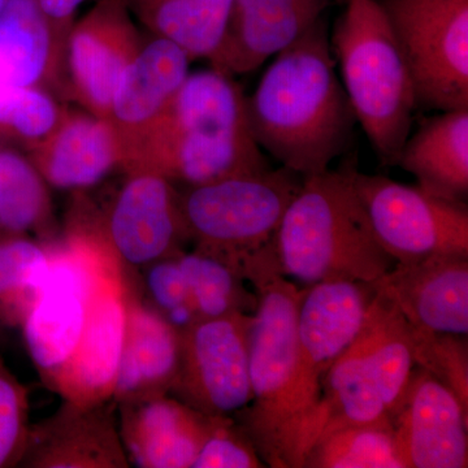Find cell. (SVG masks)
I'll use <instances>...</instances> for the list:
<instances>
[{
	"label": "cell",
	"mask_w": 468,
	"mask_h": 468,
	"mask_svg": "<svg viewBox=\"0 0 468 468\" xmlns=\"http://www.w3.org/2000/svg\"><path fill=\"white\" fill-rule=\"evenodd\" d=\"M154 36L177 45L192 60L211 61L226 36L233 0H128Z\"/></svg>",
	"instance_id": "26"
},
{
	"label": "cell",
	"mask_w": 468,
	"mask_h": 468,
	"mask_svg": "<svg viewBox=\"0 0 468 468\" xmlns=\"http://www.w3.org/2000/svg\"><path fill=\"white\" fill-rule=\"evenodd\" d=\"M192 61L174 42L150 33L122 70L107 119L122 144L124 172L138 144L189 75Z\"/></svg>",
	"instance_id": "15"
},
{
	"label": "cell",
	"mask_w": 468,
	"mask_h": 468,
	"mask_svg": "<svg viewBox=\"0 0 468 468\" xmlns=\"http://www.w3.org/2000/svg\"><path fill=\"white\" fill-rule=\"evenodd\" d=\"M377 297L372 282H318L303 289L298 309V362L292 403L288 468L302 427L319 401L326 372L358 337Z\"/></svg>",
	"instance_id": "9"
},
{
	"label": "cell",
	"mask_w": 468,
	"mask_h": 468,
	"mask_svg": "<svg viewBox=\"0 0 468 468\" xmlns=\"http://www.w3.org/2000/svg\"><path fill=\"white\" fill-rule=\"evenodd\" d=\"M266 466L243 426L232 417L215 418L214 426L192 468H261Z\"/></svg>",
	"instance_id": "35"
},
{
	"label": "cell",
	"mask_w": 468,
	"mask_h": 468,
	"mask_svg": "<svg viewBox=\"0 0 468 468\" xmlns=\"http://www.w3.org/2000/svg\"><path fill=\"white\" fill-rule=\"evenodd\" d=\"M246 113L261 150L302 177L328 171L344 153L356 117L323 18L275 55Z\"/></svg>",
	"instance_id": "1"
},
{
	"label": "cell",
	"mask_w": 468,
	"mask_h": 468,
	"mask_svg": "<svg viewBox=\"0 0 468 468\" xmlns=\"http://www.w3.org/2000/svg\"><path fill=\"white\" fill-rule=\"evenodd\" d=\"M180 359L181 332L132 288L112 401L117 405L171 393Z\"/></svg>",
	"instance_id": "21"
},
{
	"label": "cell",
	"mask_w": 468,
	"mask_h": 468,
	"mask_svg": "<svg viewBox=\"0 0 468 468\" xmlns=\"http://www.w3.org/2000/svg\"><path fill=\"white\" fill-rule=\"evenodd\" d=\"M356 122L385 165H396L417 109L414 82L378 0H346L331 39Z\"/></svg>",
	"instance_id": "5"
},
{
	"label": "cell",
	"mask_w": 468,
	"mask_h": 468,
	"mask_svg": "<svg viewBox=\"0 0 468 468\" xmlns=\"http://www.w3.org/2000/svg\"><path fill=\"white\" fill-rule=\"evenodd\" d=\"M20 466L30 468H128L120 439L116 403L60 408L30 426Z\"/></svg>",
	"instance_id": "17"
},
{
	"label": "cell",
	"mask_w": 468,
	"mask_h": 468,
	"mask_svg": "<svg viewBox=\"0 0 468 468\" xmlns=\"http://www.w3.org/2000/svg\"><path fill=\"white\" fill-rule=\"evenodd\" d=\"M347 169L372 232L396 263L468 255L467 203L446 201L385 176Z\"/></svg>",
	"instance_id": "8"
},
{
	"label": "cell",
	"mask_w": 468,
	"mask_h": 468,
	"mask_svg": "<svg viewBox=\"0 0 468 468\" xmlns=\"http://www.w3.org/2000/svg\"><path fill=\"white\" fill-rule=\"evenodd\" d=\"M390 420L405 468L468 466V412L418 366Z\"/></svg>",
	"instance_id": "14"
},
{
	"label": "cell",
	"mask_w": 468,
	"mask_h": 468,
	"mask_svg": "<svg viewBox=\"0 0 468 468\" xmlns=\"http://www.w3.org/2000/svg\"><path fill=\"white\" fill-rule=\"evenodd\" d=\"M414 82L417 109H468V0H378Z\"/></svg>",
	"instance_id": "7"
},
{
	"label": "cell",
	"mask_w": 468,
	"mask_h": 468,
	"mask_svg": "<svg viewBox=\"0 0 468 468\" xmlns=\"http://www.w3.org/2000/svg\"><path fill=\"white\" fill-rule=\"evenodd\" d=\"M86 0H38L43 15L50 24L52 33L63 48L67 34L76 21V14Z\"/></svg>",
	"instance_id": "36"
},
{
	"label": "cell",
	"mask_w": 468,
	"mask_h": 468,
	"mask_svg": "<svg viewBox=\"0 0 468 468\" xmlns=\"http://www.w3.org/2000/svg\"><path fill=\"white\" fill-rule=\"evenodd\" d=\"M270 167L252 138L241 86L211 66L189 72L126 171L150 169L193 187Z\"/></svg>",
	"instance_id": "2"
},
{
	"label": "cell",
	"mask_w": 468,
	"mask_h": 468,
	"mask_svg": "<svg viewBox=\"0 0 468 468\" xmlns=\"http://www.w3.org/2000/svg\"><path fill=\"white\" fill-rule=\"evenodd\" d=\"M275 252L282 275L306 286L374 282L396 264L372 232L347 168L303 177L277 230Z\"/></svg>",
	"instance_id": "3"
},
{
	"label": "cell",
	"mask_w": 468,
	"mask_h": 468,
	"mask_svg": "<svg viewBox=\"0 0 468 468\" xmlns=\"http://www.w3.org/2000/svg\"><path fill=\"white\" fill-rule=\"evenodd\" d=\"M302 181L291 169L270 167L186 187L180 205L190 241L239 268L275 239Z\"/></svg>",
	"instance_id": "6"
},
{
	"label": "cell",
	"mask_w": 468,
	"mask_h": 468,
	"mask_svg": "<svg viewBox=\"0 0 468 468\" xmlns=\"http://www.w3.org/2000/svg\"><path fill=\"white\" fill-rule=\"evenodd\" d=\"M122 174L104 211L94 208L84 194H76V207L100 229L126 270L177 257L190 241L177 187L150 169Z\"/></svg>",
	"instance_id": "10"
},
{
	"label": "cell",
	"mask_w": 468,
	"mask_h": 468,
	"mask_svg": "<svg viewBox=\"0 0 468 468\" xmlns=\"http://www.w3.org/2000/svg\"><path fill=\"white\" fill-rule=\"evenodd\" d=\"M48 267L45 242L27 236L0 237V322L20 325L41 289Z\"/></svg>",
	"instance_id": "30"
},
{
	"label": "cell",
	"mask_w": 468,
	"mask_h": 468,
	"mask_svg": "<svg viewBox=\"0 0 468 468\" xmlns=\"http://www.w3.org/2000/svg\"><path fill=\"white\" fill-rule=\"evenodd\" d=\"M239 268L258 300L250 335L252 399L243 427L266 466L288 468L303 289L280 271L275 239L246 257Z\"/></svg>",
	"instance_id": "4"
},
{
	"label": "cell",
	"mask_w": 468,
	"mask_h": 468,
	"mask_svg": "<svg viewBox=\"0 0 468 468\" xmlns=\"http://www.w3.org/2000/svg\"><path fill=\"white\" fill-rule=\"evenodd\" d=\"M117 427L129 463L141 468H192L215 418L172 394L117 403Z\"/></svg>",
	"instance_id": "16"
},
{
	"label": "cell",
	"mask_w": 468,
	"mask_h": 468,
	"mask_svg": "<svg viewBox=\"0 0 468 468\" xmlns=\"http://www.w3.org/2000/svg\"><path fill=\"white\" fill-rule=\"evenodd\" d=\"M356 345L367 362L390 418L415 368L411 325L392 302L377 292Z\"/></svg>",
	"instance_id": "25"
},
{
	"label": "cell",
	"mask_w": 468,
	"mask_h": 468,
	"mask_svg": "<svg viewBox=\"0 0 468 468\" xmlns=\"http://www.w3.org/2000/svg\"><path fill=\"white\" fill-rule=\"evenodd\" d=\"M7 3L8 0H0V14H2L3 9L7 5Z\"/></svg>",
	"instance_id": "37"
},
{
	"label": "cell",
	"mask_w": 468,
	"mask_h": 468,
	"mask_svg": "<svg viewBox=\"0 0 468 468\" xmlns=\"http://www.w3.org/2000/svg\"><path fill=\"white\" fill-rule=\"evenodd\" d=\"M372 284L414 328L467 335L468 255L396 263Z\"/></svg>",
	"instance_id": "18"
},
{
	"label": "cell",
	"mask_w": 468,
	"mask_h": 468,
	"mask_svg": "<svg viewBox=\"0 0 468 468\" xmlns=\"http://www.w3.org/2000/svg\"><path fill=\"white\" fill-rule=\"evenodd\" d=\"M64 110L46 89H0V144L33 149L57 128Z\"/></svg>",
	"instance_id": "31"
},
{
	"label": "cell",
	"mask_w": 468,
	"mask_h": 468,
	"mask_svg": "<svg viewBox=\"0 0 468 468\" xmlns=\"http://www.w3.org/2000/svg\"><path fill=\"white\" fill-rule=\"evenodd\" d=\"M411 334L415 366L448 388L468 412L467 335L423 331L412 325Z\"/></svg>",
	"instance_id": "32"
},
{
	"label": "cell",
	"mask_w": 468,
	"mask_h": 468,
	"mask_svg": "<svg viewBox=\"0 0 468 468\" xmlns=\"http://www.w3.org/2000/svg\"><path fill=\"white\" fill-rule=\"evenodd\" d=\"M132 288L119 258H111L101 268L89 292L79 345L50 385L63 401L86 406L112 401Z\"/></svg>",
	"instance_id": "12"
},
{
	"label": "cell",
	"mask_w": 468,
	"mask_h": 468,
	"mask_svg": "<svg viewBox=\"0 0 468 468\" xmlns=\"http://www.w3.org/2000/svg\"><path fill=\"white\" fill-rule=\"evenodd\" d=\"M52 221L48 185L38 169L17 147L0 144V232L48 239Z\"/></svg>",
	"instance_id": "27"
},
{
	"label": "cell",
	"mask_w": 468,
	"mask_h": 468,
	"mask_svg": "<svg viewBox=\"0 0 468 468\" xmlns=\"http://www.w3.org/2000/svg\"><path fill=\"white\" fill-rule=\"evenodd\" d=\"M27 388L0 359V468L20 466L29 437Z\"/></svg>",
	"instance_id": "34"
},
{
	"label": "cell",
	"mask_w": 468,
	"mask_h": 468,
	"mask_svg": "<svg viewBox=\"0 0 468 468\" xmlns=\"http://www.w3.org/2000/svg\"><path fill=\"white\" fill-rule=\"evenodd\" d=\"M61 55L38 0H8L0 14V89L41 88L60 98Z\"/></svg>",
	"instance_id": "24"
},
{
	"label": "cell",
	"mask_w": 468,
	"mask_h": 468,
	"mask_svg": "<svg viewBox=\"0 0 468 468\" xmlns=\"http://www.w3.org/2000/svg\"><path fill=\"white\" fill-rule=\"evenodd\" d=\"M252 315L199 320L181 332V359L171 393L203 414L230 417L250 405Z\"/></svg>",
	"instance_id": "11"
},
{
	"label": "cell",
	"mask_w": 468,
	"mask_h": 468,
	"mask_svg": "<svg viewBox=\"0 0 468 468\" xmlns=\"http://www.w3.org/2000/svg\"><path fill=\"white\" fill-rule=\"evenodd\" d=\"M302 468H405L392 420L335 431L319 440Z\"/></svg>",
	"instance_id": "29"
},
{
	"label": "cell",
	"mask_w": 468,
	"mask_h": 468,
	"mask_svg": "<svg viewBox=\"0 0 468 468\" xmlns=\"http://www.w3.org/2000/svg\"><path fill=\"white\" fill-rule=\"evenodd\" d=\"M133 16L128 0H97L75 21L61 55L60 98L107 119L117 81L144 41Z\"/></svg>",
	"instance_id": "13"
},
{
	"label": "cell",
	"mask_w": 468,
	"mask_h": 468,
	"mask_svg": "<svg viewBox=\"0 0 468 468\" xmlns=\"http://www.w3.org/2000/svg\"><path fill=\"white\" fill-rule=\"evenodd\" d=\"M414 176L424 192L467 203L468 109L442 111L403 144L397 165Z\"/></svg>",
	"instance_id": "23"
},
{
	"label": "cell",
	"mask_w": 468,
	"mask_h": 468,
	"mask_svg": "<svg viewBox=\"0 0 468 468\" xmlns=\"http://www.w3.org/2000/svg\"><path fill=\"white\" fill-rule=\"evenodd\" d=\"M335 0H233L226 36L212 60L229 75H245L301 38Z\"/></svg>",
	"instance_id": "20"
},
{
	"label": "cell",
	"mask_w": 468,
	"mask_h": 468,
	"mask_svg": "<svg viewBox=\"0 0 468 468\" xmlns=\"http://www.w3.org/2000/svg\"><path fill=\"white\" fill-rule=\"evenodd\" d=\"M178 263L186 277L199 320L257 309V294L246 288L241 270L201 250L181 252Z\"/></svg>",
	"instance_id": "28"
},
{
	"label": "cell",
	"mask_w": 468,
	"mask_h": 468,
	"mask_svg": "<svg viewBox=\"0 0 468 468\" xmlns=\"http://www.w3.org/2000/svg\"><path fill=\"white\" fill-rule=\"evenodd\" d=\"M147 303L183 332L199 322L189 284L177 257L167 258L144 267Z\"/></svg>",
	"instance_id": "33"
},
{
	"label": "cell",
	"mask_w": 468,
	"mask_h": 468,
	"mask_svg": "<svg viewBox=\"0 0 468 468\" xmlns=\"http://www.w3.org/2000/svg\"><path fill=\"white\" fill-rule=\"evenodd\" d=\"M48 186L86 193L124 172L122 144L110 120L81 107L64 110L57 128L26 151Z\"/></svg>",
	"instance_id": "19"
},
{
	"label": "cell",
	"mask_w": 468,
	"mask_h": 468,
	"mask_svg": "<svg viewBox=\"0 0 468 468\" xmlns=\"http://www.w3.org/2000/svg\"><path fill=\"white\" fill-rule=\"evenodd\" d=\"M388 419L375 378L354 341L326 372L319 401L295 441L292 468L303 467L307 452L322 437L341 428Z\"/></svg>",
	"instance_id": "22"
}]
</instances>
